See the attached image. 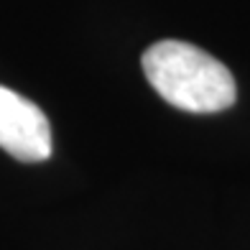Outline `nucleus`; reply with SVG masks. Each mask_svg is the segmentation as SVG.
<instances>
[{"label": "nucleus", "mask_w": 250, "mask_h": 250, "mask_svg": "<svg viewBox=\"0 0 250 250\" xmlns=\"http://www.w3.org/2000/svg\"><path fill=\"white\" fill-rule=\"evenodd\" d=\"M143 74L168 105L187 112H220L235 105L230 69L194 43L166 39L143 51Z\"/></svg>", "instance_id": "f257e3e1"}, {"label": "nucleus", "mask_w": 250, "mask_h": 250, "mask_svg": "<svg viewBox=\"0 0 250 250\" xmlns=\"http://www.w3.org/2000/svg\"><path fill=\"white\" fill-rule=\"evenodd\" d=\"M0 148L26 164L51 156V125L28 97L0 84Z\"/></svg>", "instance_id": "f03ea898"}]
</instances>
